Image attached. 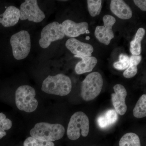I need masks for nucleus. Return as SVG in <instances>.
Here are the masks:
<instances>
[{
    "mask_svg": "<svg viewBox=\"0 0 146 146\" xmlns=\"http://www.w3.org/2000/svg\"><path fill=\"white\" fill-rule=\"evenodd\" d=\"M74 57L81 58L75 67L76 72L78 75L89 72L93 70L96 65L98 60L93 56H86L81 55H74Z\"/></svg>",
    "mask_w": 146,
    "mask_h": 146,
    "instance_id": "nucleus-15",
    "label": "nucleus"
},
{
    "mask_svg": "<svg viewBox=\"0 0 146 146\" xmlns=\"http://www.w3.org/2000/svg\"><path fill=\"white\" fill-rule=\"evenodd\" d=\"M65 128L60 124L37 123L30 132L31 137L42 141L53 142L63 138Z\"/></svg>",
    "mask_w": 146,
    "mask_h": 146,
    "instance_id": "nucleus-2",
    "label": "nucleus"
},
{
    "mask_svg": "<svg viewBox=\"0 0 146 146\" xmlns=\"http://www.w3.org/2000/svg\"><path fill=\"white\" fill-rule=\"evenodd\" d=\"M36 92L34 88L29 85L19 86L15 94L16 104L18 109L27 112H34L38 103L35 98Z\"/></svg>",
    "mask_w": 146,
    "mask_h": 146,
    "instance_id": "nucleus-3",
    "label": "nucleus"
},
{
    "mask_svg": "<svg viewBox=\"0 0 146 146\" xmlns=\"http://www.w3.org/2000/svg\"><path fill=\"white\" fill-rule=\"evenodd\" d=\"M20 10L14 6H10L0 15V23L5 27L15 26L20 19Z\"/></svg>",
    "mask_w": 146,
    "mask_h": 146,
    "instance_id": "nucleus-13",
    "label": "nucleus"
},
{
    "mask_svg": "<svg viewBox=\"0 0 146 146\" xmlns=\"http://www.w3.org/2000/svg\"><path fill=\"white\" fill-rule=\"evenodd\" d=\"M103 85V80L101 74L94 72L89 74L82 82L81 95L86 101L94 99L100 93Z\"/></svg>",
    "mask_w": 146,
    "mask_h": 146,
    "instance_id": "nucleus-5",
    "label": "nucleus"
},
{
    "mask_svg": "<svg viewBox=\"0 0 146 146\" xmlns=\"http://www.w3.org/2000/svg\"><path fill=\"white\" fill-rule=\"evenodd\" d=\"M6 119V116L3 113H0V122Z\"/></svg>",
    "mask_w": 146,
    "mask_h": 146,
    "instance_id": "nucleus-26",
    "label": "nucleus"
},
{
    "mask_svg": "<svg viewBox=\"0 0 146 146\" xmlns=\"http://www.w3.org/2000/svg\"><path fill=\"white\" fill-rule=\"evenodd\" d=\"M87 3L89 13L92 17L99 15L102 8L101 0H88Z\"/></svg>",
    "mask_w": 146,
    "mask_h": 146,
    "instance_id": "nucleus-21",
    "label": "nucleus"
},
{
    "mask_svg": "<svg viewBox=\"0 0 146 146\" xmlns=\"http://www.w3.org/2000/svg\"><path fill=\"white\" fill-rule=\"evenodd\" d=\"M130 63V57L127 55L121 54L119 56V60L115 62L113 64L115 69L119 70H126Z\"/></svg>",
    "mask_w": 146,
    "mask_h": 146,
    "instance_id": "nucleus-22",
    "label": "nucleus"
},
{
    "mask_svg": "<svg viewBox=\"0 0 146 146\" xmlns=\"http://www.w3.org/2000/svg\"><path fill=\"white\" fill-rule=\"evenodd\" d=\"M12 122L9 119H6L0 122V130L5 131L9 130L11 127Z\"/></svg>",
    "mask_w": 146,
    "mask_h": 146,
    "instance_id": "nucleus-24",
    "label": "nucleus"
},
{
    "mask_svg": "<svg viewBox=\"0 0 146 146\" xmlns=\"http://www.w3.org/2000/svg\"><path fill=\"white\" fill-rule=\"evenodd\" d=\"M133 115L138 119L146 116V95L144 94L140 97L133 110Z\"/></svg>",
    "mask_w": 146,
    "mask_h": 146,
    "instance_id": "nucleus-20",
    "label": "nucleus"
},
{
    "mask_svg": "<svg viewBox=\"0 0 146 146\" xmlns=\"http://www.w3.org/2000/svg\"><path fill=\"white\" fill-rule=\"evenodd\" d=\"M23 146H55V145L53 142L43 141L31 136L24 141Z\"/></svg>",
    "mask_w": 146,
    "mask_h": 146,
    "instance_id": "nucleus-23",
    "label": "nucleus"
},
{
    "mask_svg": "<svg viewBox=\"0 0 146 146\" xmlns=\"http://www.w3.org/2000/svg\"><path fill=\"white\" fill-rule=\"evenodd\" d=\"M135 4L141 10L145 11H146V1L145 0H134Z\"/></svg>",
    "mask_w": 146,
    "mask_h": 146,
    "instance_id": "nucleus-25",
    "label": "nucleus"
},
{
    "mask_svg": "<svg viewBox=\"0 0 146 146\" xmlns=\"http://www.w3.org/2000/svg\"><path fill=\"white\" fill-rule=\"evenodd\" d=\"M115 93L111 94V100L115 111L120 115H123L126 112L127 108L125 104L127 92L124 86L117 84L113 87Z\"/></svg>",
    "mask_w": 146,
    "mask_h": 146,
    "instance_id": "nucleus-10",
    "label": "nucleus"
},
{
    "mask_svg": "<svg viewBox=\"0 0 146 146\" xmlns=\"http://www.w3.org/2000/svg\"><path fill=\"white\" fill-rule=\"evenodd\" d=\"M65 35L62 25L57 22H52L42 30L39 45L43 48H46L52 42L63 39Z\"/></svg>",
    "mask_w": 146,
    "mask_h": 146,
    "instance_id": "nucleus-7",
    "label": "nucleus"
},
{
    "mask_svg": "<svg viewBox=\"0 0 146 146\" xmlns=\"http://www.w3.org/2000/svg\"><path fill=\"white\" fill-rule=\"evenodd\" d=\"M119 146H141V141L136 133L129 132L126 133L121 138Z\"/></svg>",
    "mask_w": 146,
    "mask_h": 146,
    "instance_id": "nucleus-19",
    "label": "nucleus"
},
{
    "mask_svg": "<svg viewBox=\"0 0 146 146\" xmlns=\"http://www.w3.org/2000/svg\"><path fill=\"white\" fill-rule=\"evenodd\" d=\"M10 44L13 57L16 60L25 59L28 56L31 48L29 33L26 31H21L11 37Z\"/></svg>",
    "mask_w": 146,
    "mask_h": 146,
    "instance_id": "nucleus-6",
    "label": "nucleus"
},
{
    "mask_svg": "<svg viewBox=\"0 0 146 146\" xmlns=\"http://www.w3.org/2000/svg\"><path fill=\"white\" fill-rule=\"evenodd\" d=\"M64 34L69 37L74 38L86 33H89V25L86 22L76 23L70 20L64 21L62 23Z\"/></svg>",
    "mask_w": 146,
    "mask_h": 146,
    "instance_id": "nucleus-11",
    "label": "nucleus"
},
{
    "mask_svg": "<svg viewBox=\"0 0 146 146\" xmlns=\"http://www.w3.org/2000/svg\"><path fill=\"white\" fill-rule=\"evenodd\" d=\"M145 34V31L143 28L138 30L134 39L130 42V52L133 55H140L141 52V42Z\"/></svg>",
    "mask_w": 146,
    "mask_h": 146,
    "instance_id": "nucleus-17",
    "label": "nucleus"
},
{
    "mask_svg": "<svg viewBox=\"0 0 146 146\" xmlns=\"http://www.w3.org/2000/svg\"><path fill=\"white\" fill-rule=\"evenodd\" d=\"M89 131V118L82 112L75 113L71 117L68 124L67 134L72 141L77 140L81 135L83 137L88 136Z\"/></svg>",
    "mask_w": 146,
    "mask_h": 146,
    "instance_id": "nucleus-4",
    "label": "nucleus"
},
{
    "mask_svg": "<svg viewBox=\"0 0 146 146\" xmlns=\"http://www.w3.org/2000/svg\"><path fill=\"white\" fill-rule=\"evenodd\" d=\"M110 9L112 13L123 20L131 18L132 12L129 6L122 0H112L110 2Z\"/></svg>",
    "mask_w": 146,
    "mask_h": 146,
    "instance_id": "nucleus-14",
    "label": "nucleus"
},
{
    "mask_svg": "<svg viewBox=\"0 0 146 146\" xmlns=\"http://www.w3.org/2000/svg\"><path fill=\"white\" fill-rule=\"evenodd\" d=\"M72 89L70 78L63 74L48 76L42 83V90L45 93L64 96L68 95Z\"/></svg>",
    "mask_w": 146,
    "mask_h": 146,
    "instance_id": "nucleus-1",
    "label": "nucleus"
},
{
    "mask_svg": "<svg viewBox=\"0 0 146 146\" xmlns=\"http://www.w3.org/2000/svg\"><path fill=\"white\" fill-rule=\"evenodd\" d=\"M118 119L117 113L116 111L109 110L98 117L97 123L101 128L106 129L115 124Z\"/></svg>",
    "mask_w": 146,
    "mask_h": 146,
    "instance_id": "nucleus-16",
    "label": "nucleus"
},
{
    "mask_svg": "<svg viewBox=\"0 0 146 146\" xmlns=\"http://www.w3.org/2000/svg\"><path fill=\"white\" fill-rule=\"evenodd\" d=\"M20 19L28 20L34 23L42 22L45 18V13L39 8L36 0H27L20 7Z\"/></svg>",
    "mask_w": 146,
    "mask_h": 146,
    "instance_id": "nucleus-8",
    "label": "nucleus"
},
{
    "mask_svg": "<svg viewBox=\"0 0 146 146\" xmlns=\"http://www.w3.org/2000/svg\"><path fill=\"white\" fill-rule=\"evenodd\" d=\"M7 135V133L5 131L0 130V139H2L3 137Z\"/></svg>",
    "mask_w": 146,
    "mask_h": 146,
    "instance_id": "nucleus-27",
    "label": "nucleus"
},
{
    "mask_svg": "<svg viewBox=\"0 0 146 146\" xmlns=\"http://www.w3.org/2000/svg\"><path fill=\"white\" fill-rule=\"evenodd\" d=\"M142 56L141 55H132L130 57V63L128 68L125 70L123 75L127 78H130L136 75L138 72L137 66L141 62Z\"/></svg>",
    "mask_w": 146,
    "mask_h": 146,
    "instance_id": "nucleus-18",
    "label": "nucleus"
},
{
    "mask_svg": "<svg viewBox=\"0 0 146 146\" xmlns=\"http://www.w3.org/2000/svg\"><path fill=\"white\" fill-rule=\"evenodd\" d=\"M103 20L104 25L96 27L95 35L100 42L108 45L114 37L112 28L116 23V19L111 15H106L104 16Z\"/></svg>",
    "mask_w": 146,
    "mask_h": 146,
    "instance_id": "nucleus-9",
    "label": "nucleus"
},
{
    "mask_svg": "<svg viewBox=\"0 0 146 146\" xmlns=\"http://www.w3.org/2000/svg\"><path fill=\"white\" fill-rule=\"evenodd\" d=\"M66 48L74 55L91 56L94 48L90 44L84 43L75 38H71L65 43Z\"/></svg>",
    "mask_w": 146,
    "mask_h": 146,
    "instance_id": "nucleus-12",
    "label": "nucleus"
}]
</instances>
